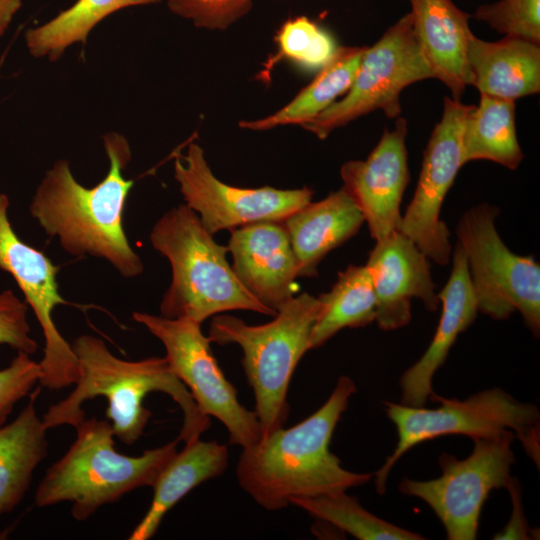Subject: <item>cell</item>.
Wrapping results in <instances>:
<instances>
[{"label":"cell","mask_w":540,"mask_h":540,"mask_svg":"<svg viewBox=\"0 0 540 540\" xmlns=\"http://www.w3.org/2000/svg\"><path fill=\"white\" fill-rule=\"evenodd\" d=\"M103 142L109 170L101 182L91 188L81 185L68 161L58 160L37 187L29 211L69 254L102 258L124 278H134L144 266L123 226L127 197L134 184L125 178L124 170L132 153L127 139L119 133H106Z\"/></svg>","instance_id":"1"},{"label":"cell","mask_w":540,"mask_h":540,"mask_svg":"<svg viewBox=\"0 0 540 540\" xmlns=\"http://www.w3.org/2000/svg\"><path fill=\"white\" fill-rule=\"evenodd\" d=\"M355 392L354 381L340 376L326 402L313 414L243 448L236 466L240 487L258 505L276 511L290 505L292 498L345 492L370 481L373 474L346 470L329 449Z\"/></svg>","instance_id":"2"},{"label":"cell","mask_w":540,"mask_h":540,"mask_svg":"<svg viewBox=\"0 0 540 540\" xmlns=\"http://www.w3.org/2000/svg\"><path fill=\"white\" fill-rule=\"evenodd\" d=\"M71 346L79 376L73 391L42 416L47 430L61 425L76 427L85 419L84 402L103 396L108 402L106 417L112 422L114 436L131 445L141 437L151 418L143 401L152 392L168 394L182 410L180 441H195L209 428L210 418L200 412L165 357L123 360L113 355L102 339L91 335L78 336Z\"/></svg>","instance_id":"3"},{"label":"cell","mask_w":540,"mask_h":540,"mask_svg":"<svg viewBox=\"0 0 540 540\" xmlns=\"http://www.w3.org/2000/svg\"><path fill=\"white\" fill-rule=\"evenodd\" d=\"M150 241L171 266V283L161 316L202 323L219 313L246 310L274 317L240 283L228 263L227 246L217 243L186 204L171 208L154 224Z\"/></svg>","instance_id":"4"},{"label":"cell","mask_w":540,"mask_h":540,"mask_svg":"<svg viewBox=\"0 0 540 540\" xmlns=\"http://www.w3.org/2000/svg\"><path fill=\"white\" fill-rule=\"evenodd\" d=\"M67 452L46 471L35 492V504L47 507L71 502V513L85 521L100 507L118 501L141 487L153 486L177 453L179 439L129 456L114 448V433L107 420L83 419Z\"/></svg>","instance_id":"5"},{"label":"cell","mask_w":540,"mask_h":540,"mask_svg":"<svg viewBox=\"0 0 540 540\" xmlns=\"http://www.w3.org/2000/svg\"><path fill=\"white\" fill-rule=\"evenodd\" d=\"M320 311L317 297H292L262 325H249L232 315L212 318L208 338L219 345L237 344L242 366L255 397L260 439L283 427L289 414L288 387L295 368L309 350L312 328Z\"/></svg>","instance_id":"6"},{"label":"cell","mask_w":540,"mask_h":540,"mask_svg":"<svg viewBox=\"0 0 540 540\" xmlns=\"http://www.w3.org/2000/svg\"><path fill=\"white\" fill-rule=\"evenodd\" d=\"M439 403L434 409L384 401L388 418L397 429V444L383 465L374 473L375 489L386 491L388 475L396 462L414 446L445 435L485 438L513 430L528 456L539 465L538 408L520 402L500 388L487 389L465 400L449 399L432 392Z\"/></svg>","instance_id":"7"},{"label":"cell","mask_w":540,"mask_h":540,"mask_svg":"<svg viewBox=\"0 0 540 540\" xmlns=\"http://www.w3.org/2000/svg\"><path fill=\"white\" fill-rule=\"evenodd\" d=\"M498 209L489 204L470 208L456 234L468 267L478 311L504 320L518 311L527 327L540 333V266L532 256L512 252L495 227Z\"/></svg>","instance_id":"8"},{"label":"cell","mask_w":540,"mask_h":540,"mask_svg":"<svg viewBox=\"0 0 540 540\" xmlns=\"http://www.w3.org/2000/svg\"><path fill=\"white\" fill-rule=\"evenodd\" d=\"M433 78L415 37L408 12L372 45L366 46L354 81L344 97L301 127L320 140L352 121L381 110L387 118L401 116L400 95L409 85Z\"/></svg>","instance_id":"9"},{"label":"cell","mask_w":540,"mask_h":540,"mask_svg":"<svg viewBox=\"0 0 540 540\" xmlns=\"http://www.w3.org/2000/svg\"><path fill=\"white\" fill-rule=\"evenodd\" d=\"M515 434L472 439L474 448L465 459L442 453L441 476L431 480L404 478L399 491L427 503L442 522L447 539L474 540L483 504L494 489L506 488L515 462L511 445Z\"/></svg>","instance_id":"10"},{"label":"cell","mask_w":540,"mask_h":540,"mask_svg":"<svg viewBox=\"0 0 540 540\" xmlns=\"http://www.w3.org/2000/svg\"><path fill=\"white\" fill-rule=\"evenodd\" d=\"M132 319L161 341L172 372L187 387L200 412L217 418L226 427L231 444L243 449L260 440L255 411L239 402L237 391L219 367L200 323L137 311L132 313Z\"/></svg>","instance_id":"11"},{"label":"cell","mask_w":540,"mask_h":540,"mask_svg":"<svg viewBox=\"0 0 540 540\" xmlns=\"http://www.w3.org/2000/svg\"><path fill=\"white\" fill-rule=\"evenodd\" d=\"M174 177L185 204L211 234L264 221H283L312 201L307 187L241 188L226 184L212 172L202 147L191 142L186 154L175 153Z\"/></svg>","instance_id":"12"},{"label":"cell","mask_w":540,"mask_h":540,"mask_svg":"<svg viewBox=\"0 0 540 540\" xmlns=\"http://www.w3.org/2000/svg\"><path fill=\"white\" fill-rule=\"evenodd\" d=\"M472 105L444 97L443 113L433 128L423 152L418 183L402 216L399 231L435 263L445 266L450 261V233L440 218L443 201L450 190L462 162V131Z\"/></svg>","instance_id":"13"},{"label":"cell","mask_w":540,"mask_h":540,"mask_svg":"<svg viewBox=\"0 0 540 540\" xmlns=\"http://www.w3.org/2000/svg\"><path fill=\"white\" fill-rule=\"evenodd\" d=\"M9 199L0 194V269L8 272L22 291L42 329L43 358L39 361V385L62 389L75 384L79 376L78 360L58 331L53 311L58 305H68L57 283L59 267L40 250L22 241L8 219Z\"/></svg>","instance_id":"14"},{"label":"cell","mask_w":540,"mask_h":540,"mask_svg":"<svg viewBox=\"0 0 540 540\" xmlns=\"http://www.w3.org/2000/svg\"><path fill=\"white\" fill-rule=\"evenodd\" d=\"M407 133V120L399 116L365 160L347 161L340 169L342 189L361 211L375 241L399 231L400 205L410 180Z\"/></svg>","instance_id":"15"},{"label":"cell","mask_w":540,"mask_h":540,"mask_svg":"<svg viewBox=\"0 0 540 540\" xmlns=\"http://www.w3.org/2000/svg\"><path fill=\"white\" fill-rule=\"evenodd\" d=\"M428 260L400 231L376 241L365 266L375 292V321L380 329L395 330L407 325L412 298H419L428 311L438 309L440 300Z\"/></svg>","instance_id":"16"},{"label":"cell","mask_w":540,"mask_h":540,"mask_svg":"<svg viewBox=\"0 0 540 540\" xmlns=\"http://www.w3.org/2000/svg\"><path fill=\"white\" fill-rule=\"evenodd\" d=\"M227 248L238 280L262 305L276 314L294 297L298 264L282 221L232 229Z\"/></svg>","instance_id":"17"},{"label":"cell","mask_w":540,"mask_h":540,"mask_svg":"<svg viewBox=\"0 0 540 540\" xmlns=\"http://www.w3.org/2000/svg\"><path fill=\"white\" fill-rule=\"evenodd\" d=\"M450 277L438 294L442 312L432 341L421 358L400 379L401 404L424 406L432 394V380L445 362L459 334L475 320L478 308L468 275L467 260L457 243Z\"/></svg>","instance_id":"18"},{"label":"cell","mask_w":540,"mask_h":540,"mask_svg":"<svg viewBox=\"0 0 540 540\" xmlns=\"http://www.w3.org/2000/svg\"><path fill=\"white\" fill-rule=\"evenodd\" d=\"M408 1L413 31L433 78L450 90L453 99L461 100L469 85L467 47L473 35L469 26L471 15L452 0Z\"/></svg>","instance_id":"19"},{"label":"cell","mask_w":540,"mask_h":540,"mask_svg":"<svg viewBox=\"0 0 540 540\" xmlns=\"http://www.w3.org/2000/svg\"><path fill=\"white\" fill-rule=\"evenodd\" d=\"M298 264V277L317 276L323 258L355 236L364 217L341 188L309 202L283 221Z\"/></svg>","instance_id":"20"},{"label":"cell","mask_w":540,"mask_h":540,"mask_svg":"<svg viewBox=\"0 0 540 540\" xmlns=\"http://www.w3.org/2000/svg\"><path fill=\"white\" fill-rule=\"evenodd\" d=\"M469 85L480 94L515 101L540 91V44L504 36L485 41L474 34L467 47Z\"/></svg>","instance_id":"21"},{"label":"cell","mask_w":540,"mask_h":540,"mask_svg":"<svg viewBox=\"0 0 540 540\" xmlns=\"http://www.w3.org/2000/svg\"><path fill=\"white\" fill-rule=\"evenodd\" d=\"M228 458L227 447L216 441L199 438L185 444L160 472L152 486L154 493L150 507L128 539L152 538L164 516L184 496L201 483L223 474Z\"/></svg>","instance_id":"22"},{"label":"cell","mask_w":540,"mask_h":540,"mask_svg":"<svg viewBox=\"0 0 540 540\" xmlns=\"http://www.w3.org/2000/svg\"><path fill=\"white\" fill-rule=\"evenodd\" d=\"M41 386L28 395V403L9 424L0 427V515L20 504L36 467L48 454L46 427L37 413Z\"/></svg>","instance_id":"23"},{"label":"cell","mask_w":540,"mask_h":540,"mask_svg":"<svg viewBox=\"0 0 540 540\" xmlns=\"http://www.w3.org/2000/svg\"><path fill=\"white\" fill-rule=\"evenodd\" d=\"M365 49L366 46H338L314 79L290 102L268 116L242 120L238 126L251 131H267L310 122L349 90Z\"/></svg>","instance_id":"24"},{"label":"cell","mask_w":540,"mask_h":540,"mask_svg":"<svg viewBox=\"0 0 540 540\" xmlns=\"http://www.w3.org/2000/svg\"><path fill=\"white\" fill-rule=\"evenodd\" d=\"M515 126V101L480 94L472 105L462 131L463 165L489 160L515 170L523 160Z\"/></svg>","instance_id":"25"},{"label":"cell","mask_w":540,"mask_h":540,"mask_svg":"<svg viewBox=\"0 0 540 540\" xmlns=\"http://www.w3.org/2000/svg\"><path fill=\"white\" fill-rule=\"evenodd\" d=\"M320 311L309 340V350L325 344L344 328H358L376 319V297L365 265H349L338 274L330 291L319 295Z\"/></svg>","instance_id":"26"},{"label":"cell","mask_w":540,"mask_h":540,"mask_svg":"<svg viewBox=\"0 0 540 540\" xmlns=\"http://www.w3.org/2000/svg\"><path fill=\"white\" fill-rule=\"evenodd\" d=\"M162 0H76L46 23L25 33L29 53L55 61L74 43H86L92 29L107 16L127 7L151 5Z\"/></svg>","instance_id":"27"},{"label":"cell","mask_w":540,"mask_h":540,"mask_svg":"<svg viewBox=\"0 0 540 540\" xmlns=\"http://www.w3.org/2000/svg\"><path fill=\"white\" fill-rule=\"evenodd\" d=\"M290 504L297 506L338 530L351 534L359 540H423L418 533L389 523L367 511L355 497L345 492L318 497L292 498Z\"/></svg>","instance_id":"28"},{"label":"cell","mask_w":540,"mask_h":540,"mask_svg":"<svg viewBox=\"0 0 540 540\" xmlns=\"http://www.w3.org/2000/svg\"><path fill=\"white\" fill-rule=\"evenodd\" d=\"M274 40L277 50L265 62L260 72L261 79L267 77L282 60L304 70L318 71L338 47L326 29L303 15L287 19L277 30Z\"/></svg>","instance_id":"29"},{"label":"cell","mask_w":540,"mask_h":540,"mask_svg":"<svg viewBox=\"0 0 540 540\" xmlns=\"http://www.w3.org/2000/svg\"><path fill=\"white\" fill-rule=\"evenodd\" d=\"M504 36L540 44V0H499L479 6L474 14Z\"/></svg>","instance_id":"30"},{"label":"cell","mask_w":540,"mask_h":540,"mask_svg":"<svg viewBox=\"0 0 540 540\" xmlns=\"http://www.w3.org/2000/svg\"><path fill=\"white\" fill-rule=\"evenodd\" d=\"M254 0H167L170 12L197 28L226 30L246 16Z\"/></svg>","instance_id":"31"},{"label":"cell","mask_w":540,"mask_h":540,"mask_svg":"<svg viewBox=\"0 0 540 540\" xmlns=\"http://www.w3.org/2000/svg\"><path fill=\"white\" fill-rule=\"evenodd\" d=\"M40 376L39 362L23 351H17L11 363L0 370V427L6 423L14 406L39 384Z\"/></svg>","instance_id":"32"},{"label":"cell","mask_w":540,"mask_h":540,"mask_svg":"<svg viewBox=\"0 0 540 540\" xmlns=\"http://www.w3.org/2000/svg\"><path fill=\"white\" fill-rule=\"evenodd\" d=\"M27 304L20 300L12 290L0 293V345L34 354L38 344L31 336L27 320Z\"/></svg>","instance_id":"33"},{"label":"cell","mask_w":540,"mask_h":540,"mask_svg":"<svg viewBox=\"0 0 540 540\" xmlns=\"http://www.w3.org/2000/svg\"><path fill=\"white\" fill-rule=\"evenodd\" d=\"M506 488L509 490L512 499V515L507 526L496 534L494 539H529V527L522 510L519 482L511 477Z\"/></svg>","instance_id":"34"},{"label":"cell","mask_w":540,"mask_h":540,"mask_svg":"<svg viewBox=\"0 0 540 540\" xmlns=\"http://www.w3.org/2000/svg\"><path fill=\"white\" fill-rule=\"evenodd\" d=\"M24 0H0V37L8 30Z\"/></svg>","instance_id":"35"},{"label":"cell","mask_w":540,"mask_h":540,"mask_svg":"<svg viewBox=\"0 0 540 540\" xmlns=\"http://www.w3.org/2000/svg\"><path fill=\"white\" fill-rule=\"evenodd\" d=\"M3 60H4V58H1V59H0V66H1V64L3 63Z\"/></svg>","instance_id":"36"}]
</instances>
